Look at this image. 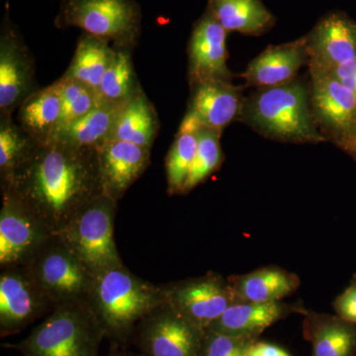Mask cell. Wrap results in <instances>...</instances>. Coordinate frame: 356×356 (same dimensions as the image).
<instances>
[{"label":"cell","mask_w":356,"mask_h":356,"mask_svg":"<svg viewBox=\"0 0 356 356\" xmlns=\"http://www.w3.org/2000/svg\"><path fill=\"white\" fill-rule=\"evenodd\" d=\"M236 121L276 142H327L318 130L312 112L310 79H296L283 86L255 89L243 98Z\"/></svg>","instance_id":"3957f363"},{"label":"cell","mask_w":356,"mask_h":356,"mask_svg":"<svg viewBox=\"0 0 356 356\" xmlns=\"http://www.w3.org/2000/svg\"><path fill=\"white\" fill-rule=\"evenodd\" d=\"M257 339L205 331L200 356H245L248 346Z\"/></svg>","instance_id":"1f68e13d"},{"label":"cell","mask_w":356,"mask_h":356,"mask_svg":"<svg viewBox=\"0 0 356 356\" xmlns=\"http://www.w3.org/2000/svg\"><path fill=\"white\" fill-rule=\"evenodd\" d=\"M40 89L32 53L9 17V0L0 30V115H13Z\"/></svg>","instance_id":"9c48e42d"},{"label":"cell","mask_w":356,"mask_h":356,"mask_svg":"<svg viewBox=\"0 0 356 356\" xmlns=\"http://www.w3.org/2000/svg\"><path fill=\"white\" fill-rule=\"evenodd\" d=\"M55 26L79 28L116 50L132 51L142 32V10L136 0H62Z\"/></svg>","instance_id":"5b68a950"},{"label":"cell","mask_w":356,"mask_h":356,"mask_svg":"<svg viewBox=\"0 0 356 356\" xmlns=\"http://www.w3.org/2000/svg\"><path fill=\"white\" fill-rule=\"evenodd\" d=\"M57 83L60 86L63 100L60 130L89 113L102 103L97 92L83 83L63 77L58 79Z\"/></svg>","instance_id":"4dcf8cb0"},{"label":"cell","mask_w":356,"mask_h":356,"mask_svg":"<svg viewBox=\"0 0 356 356\" xmlns=\"http://www.w3.org/2000/svg\"><path fill=\"white\" fill-rule=\"evenodd\" d=\"M161 287L165 303L203 331L236 303L228 280L212 271Z\"/></svg>","instance_id":"ba28073f"},{"label":"cell","mask_w":356,"mask_h":356,"mask_svg":"<svg viewBox=\"0 0 356 356\" xmlns=\"http://www.w3.org/2000/svg\"><path fill=\"white\" fill-rule=\"evenodd\" d=\"M163 303L161 285L142 280L123 264L93 276L88 304L111 346H127L140 321Z\"/></svg>","instance_id":"7a4b0ae2"},{"label":"cell","mask_w":356,"mask_h":356,"mask_svg":"<svg viewBox=\"0 0 356 356\" xmlns=\"http://www.w3.org/2000/svg\"><path fill=\"white\" fill-rule=\"evenodd\" d=\"M228 32L208 9L192 29L187 55L189 86L208 81H232L235 74L228 67Z\"/></svg>","instance_id":"9a60e30c"},{"label":"cell","mask_w":356,"mask_h":356,"mask_svg":"<svg viewBox=\"0 0 356 356\" xmlns=\"http://www.w3.org/2000/svg\"><path fill=\"white\" fill-rule=\"evenodd\" d=\"M105 339L88 303L58 307L17 343L3 344L21 356H99Z\"/></svg>","instance_id":"277c9868"},{"label":"cell","mask_w":356,"mask_h":356,"mask_svg":"<svg viewBox=\"0 0 356 356\" xmlns=\"http://www.w3.org/2000/svg\"><path fill=\"white\" fill-rule=\"evenodd\" d=\"M123 105L100 103L89 113L60 129L54 140L72 146L97 149L111 139L117 117Z\"/></svg>","instance_id":"484cf974"},{"label":"cell","mask_w":356,"mask_h":356,"mask_svg":"<svg viewBox=\"0 0 356 356\" xmlns=\"http://www.w3.org/2000/svg\"><path fill=\"white\" fill-rule=\"evenodd\" d=\"M207 9L228 33L261 36L276 22L261 0H208Z\"/></svg>","instance_id":"cb8c5ba5"},{"label":"cell","mask_w":356,"mask_h":356,"mask_svg":"<svg viewBox=\"0 0 356 356\" xmlns=\"http://www.w3.org/2000/svg\"><path fill=\"white\" fill-rule=\"evenodd\" d=\"M54 307L24 266L2 269L0 274V336H13Z\"/></svg>","instance_id":"4fadbf2b"},{"label":"cell","mask_w":356,"mask_h":356,"mask_svg":"<svg viewBox=\"0 0 356 356\" xmlns=\"http://www.w3.org/2000/svg\"><path fill=\"white\" fill-rule=\"evenodd\" d=\"M245 356H291V355L277 344L257 339L248 346Z\"/></svg>","instance_id":"836d02e7"},{"label":"cell","mask_w":356,"mask_h":356,"mask_svg":"<svg viewBox=\"0 0 356 356\" xmlns=\"http://www.w3.org/2000/svg\"><path fill=\"white\" fill-rule=\"evenodd\" d=\"M222 132L213 129H198V145L195 159L192 165L191 175L184 187V195L204 184L218 172L224 161V154L221 146Z\"/></svg>","instance_id":"f546056e"},{"label":"cell","mask_w":356,"mask_h":356,"mask_svg":"<svg viewBox=\"0 0 356 356\" xmlns=\"http://www.w3.org/2000/svg\"><path fill=\"white\" fill-rule=\"evenodd\" d=\"M332 307L339 317L356 324V275L351 280L350 286L334 299Z\"/></svg>","instance_id":"d6a6232c"},{"label":"cell","mask_w":356,"mask_h":356,"mask_svg":"<svg viewBox=\"0 0 356 356\" xmlns=\"http://www.w3.org/2000/svg\"><path fill=\"white\" fill-rule=\"evenodd\" d=\"M126 348L127 346H111V350L106 356H139L130 353Z\"/></svg>","instance_id":"8d00e7d4"},{"label":"cell","mask_w":356,"mask_h":356,"mask_svg":"<svg viewBox=\"0 0 356 356\" xmlns=\"http://www.w3.org/2000/svg\"><path fill=\"white\" fill-rule=\"evenodd\" d=\"M339 149H341L344 153L348 154V156H351V158L356 161V136L343 143V144L339 147Z\"/></svg>","instance_id":"d590c367"},{"label":"cell","mask_w":356,"mask_h":356,"mask_svg":"<svg viewBox=\"0 0 356 356\" xmlns=\"http://www.w3.org/2000/svg\"><path fill=\"white\" fill-rule=\"evenodd\" d=\"M198 145V130L178 131L165 158L166 181L170 195H184Z\"/></svg>","instance_id":"f1b7e54d"},{"label":"cell","mask_w":356,"mask_h":356,"mask_svg":"<svg viewBox=\"0 0 356 356\" xmlns=\"http://www.w3.org/2000/svg\"><path fill=\"white\" fill-rule=\"evenodd\" d=\"M327 72H332L341 83L350 88L356 95V58Z\"/></svg>","instance_id":"e575fe53"},{"label":"cell","mask_w":356,"mask_h":356,"mask_svg":"<svg viewBox=\"0 0 356 356\" xmlns=\"http://www.w3.org/2000/svg\"><path fill=\"white\" fill-rule=\"evenodd\" d=\"M191 95L178 131H197L205 127L222 132L238 119L243 88L232 81H208L191 86Z\"/></svg>","instance_id":"5bb4252c"},{"label":"cell","mask_w":356,"mask_h":356,"mask_svg":"<svg viewBox=\"0 0 356 356\" xmlns=\"http://www.w3.org/2000/svg\"><path fill=\"white\" fill-rule=\"evenodd\" d=\"M116 55L117 50L111 44L83 32L77 40L74 58L62 77L97 91Z\"/></svg>","instance_id":"d4e9b609"},{"label":"cell","mask_w":356,"mask_h":356,"mask_svg":"<svg viewBox=\"0 0 356 356\" xmlns=\"http://www.w3.org/2000/svg\"><path fill=\"white\" fill-rule=\"evenodd\" d=\"M39 146L13 115H0V186H3L15 170Z\"/></svg>","instance_id":"4316f807"},{"label":"cell","mask_w":356,"mask_h":356,"mask_svg":"<svg viewBox=\"0 0 356 356\" xmlns=\"http://www.w3.org/2000/svg\"><path fill=\"white\" fill-rule=\"evenodd\" d=\"M311 356H356V324L339 316L307 310L302 324Z\"/></svg>","instance_id":"44dd1931"},{"label":"cell","mask_w":356,"mask_h":356,"mask_svg":"<svg viewBox=\"0 0 356 356\" xmlns=\"http://www.w3.org/2000/svg\"><path fill=\"white\" fill-rule=\"evenodd\" d=\"M0 188L19 199L58 235L102 195L97 149L57 140L39 145Z\"/></svg>","instance_id":"6da1fadb"},{"label":"cell","mask_w":356,"mask_h":356,"mask_svg":"<svg viewBox=\"0 0 356 356\" xmlns=\"http://www.w3.org/2000/svg\"><path fill=\"white\" fill-rule=\"evenodd\" d=\"M63 100L57 81L40 88L18 108V124L38 143L47 144L55 139L60 128Z\"/></svg>","instance_id":"7402d4cb"},{"label":"cell","mask_w":356,"mask_h":356,"mask_svg":"<svg viewBox=\"0 0 356 356\" xmlns=\"http://www.w3.org/2000/svg\"><path fill=\"white\" fill-rule=\"evenodd\" d=\"M0 268L26 266L53 238L33 211L8 191H1Z\"/></svg>","instance_id":"8fae6325"},{"label":"cell","mask_w":356,"mask_h":356,"mask_svg":"<svg viewBox=\"0 0 356 356\" xmlns=\"http://www.w3.org/2000/svg\"><path fill=\"white\" fill-rule=\"evenodd\" d=\"M102 194L118 202L149 168L151 151L125 140H109L97 149Z\"/></svg>","instance_id":"e0dca14e"},{"label":"cell","mask_w":356,"mask_h":356,"mask_svg":"<svg viewBox=\"0 0 356 356\" xmlns=\"http://www.w3.org/2000/svg\"><path fill=\"white\" fill-rule=\"evenodd\" d=\"M159 129L158 112L140 88L122 106L110 140H125L152 151Z\"/></svg>","instance_id":"603a6c76"},{"label":"cell","mask_w":356,"mask_h":356,"mask_svg":"<svg viewBox=\"0 0 356 356\" xmlns=\"http://www.w3.org/2000/svg\"><path fill=\"white\" fill-rule=\"evenodd\" d=\"M236 302L269 303L282 301L301 284L297 274L277 266L255 269L252 273L227 277Z\"/></svg>","instance_id":"ffe728a7"},{"label":"cell","mask_w":356,"mask_h":356,"mask_svg":"<svg viewBox=\"0 0 356 356\" xmlns=\"http://www.w3.org/2000/svg\"><path fill=\"white\" fill-rule=\"evenodd\" d=\"M307 309L301 303L282 301L269 303L236 302L205 330L232 337L259 339L262 332L293 314L305 315Z\"/></svg>","instance_id":"d6986e66"},{"label":"cell","mask_w":356,"mask_h":356,"mask_svg":"<svg viewBox=\"0 0 356 356\" xmlns=\"http://www.w3.org/2000/svg\"><path fill=\"white\" fill-rule=\"evenodd\" d=\"M306 37L310 69L331 70L356 58V21L348 14H325Z\"/></svg>","instance_id":"2e32d148"},{"label":"cell","mask_w":356,"mask_h":356,"mask_svg":"<svg viewBox=\"0 0 356 356\" xmlns=\"http://www.w3.org/2000/svg\"><path fill=\"white\" fill-rule=\"evenodd\" d=\"M142 88L136 74L132 51L117 50L113 64L103 77L97 95L102 103L124 104Z\"/></svg>","instance_id":"83f0119b"},{"label":"cell","mask_w":356,"mask_h":356,"mask_svg":"<svg viewBox=\"0 0 356 356\" xmlns=\"http://www.w3.org/2000/svg\"><path fill=\"white\" fill-rule=\"evenodd\" d=\"M117 203L102 194L57 235L92 276L124 264L114 238Z\"/></svg>","instance_id":"8992f818"},{"label":"cell","mask_w":356,"mask_h":356,"mask_svg":"<svg viewBox=\"0 0 356 356\" xmlns=\"http://www.w3.org/2000/svg\"><path fill=\"white\" fill-rule=\"evenodd\" d=\"M24 266L54 309L88 303L93 276L57 235Z\"/></svg>","instance_id":"52a82bcc"},{"label":"cell","mask_w":356,"mask_h":356,"mask_svg":"<svg viewBox=\"0 0 356 356\" xmlns=\"http://www.w3.org/2000/svg\"><path fill=\"white\" fill-rule=\"evenodd\" d=\"M311 107L318 130L337 147L356 136V95L332 72L310 69Z\"/></svg>","instance_id":"7c38bea8"},{"label":"cell","mask_w":356,"mask_h":356,"mask_svg":"<svg viewBox=\"0 0 356 356\" xmlns=\"http://www.w3.org/2000/svg\"><path fill=\"white\" fill-rule=\"evenodd\" d=\"M309 63L305 35L294 41L267 47L240 76L245 79L247 86L257 89L274 88L296 79L299 70Z\"/></svg>","instance_id":"ac0fdd59"},{"label":"cell","mask_w":356,"mask_h":356,"mask_svg":"<svg viewBox=\"0 0 356 356\" xmlns=\"http://www.w3.org/2000/svg\"><path fill=\"white\" fill-rule=\"evenodd\" d=\"M204 334L163 303L138 324L131 343L139 356H200Z\"/></svg>","instance_id":"30bf717a"}]
</instances>
